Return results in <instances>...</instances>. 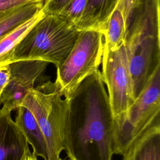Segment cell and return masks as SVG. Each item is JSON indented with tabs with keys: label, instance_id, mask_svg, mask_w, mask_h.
<instances>
[{
	"label": "cell",
	"instance_id": "cell-1",
	"mask_svg": "<svg viewBox=\"0 0 160 160\" xmlns=\"http://www.w3.org/2000/svg\"><path fill=\"white\" fill-rule=\"evenodd\" d=\"M66 99L62 141L69 159L111 160L114 117L100 70Z\"/></svg>",
	"mask_w": 160,
	"mask_h": 160
},
{
	"label": "cell",
	"instance_id": "cell-2",
	"mask_svg": "<svg viewBox=\"0 0 160 160\" xmlns=\"http://www.w3.org/2000/svg\"><path fill=\"white\" fill-rule=\"evenodd\" d=\"M159 0H137L128 22L126 48L134 101L160 66Z\"/></svg>",
	"mask_w": 160,
	"mask_h": 160
},
{
	"label": "cell",
	"instance_id": "cell-3",
	"mask_svg": "<svg viewBox=\"0 0 160 160\" xmlns=\"http://www.w3.org/2000/svg\"><path fill=\"white\" fill-rule=\"evenodd\" d=\"M81 32L56 14H44L14 48L9 64L41 60L56 67L66 59Z\"/></svg>",
	"mask_w": 160,
	"mask_h": 160
},
{
	"label": "cell",
	"instance_id": "cell-4",
	"mask_svg": "<svg viewBox=\"0 0 160 160\" xmlns=\"http://www.w3.org/2000/svg\"><path fill=\"white\" fill-rule=\"evenodd\" d=\"M160 66L128 110L114 118L113 154L123 155L131 144L160 117Z\"/></svg>",
	"mask_w": 160,
	"mask_h": 160
},
{
	"label": "cell",
	"instance_id": "cell-5",
	"mask_svg": "<svg viewBox=\"0 0 160 160\" xmlns=\"http://www.w3.org/2000/svg\"><path fill=\"white\" fill-rule=\"evenodd\" d=\"M21 105L30 110L42 131L48 160H60V153L64 150L62 122L66 98L62 99L55 82L49 81L31 89Z\"/></svg>",
	"mask_w": 160,
	"mask_h": 160
},
{
	"label": "cell",
	"instance_id": "cell-6",
	"mask_svg": "<svg viewBox=\"0 0 160 160\" xmlns=\"http://www.w3.org/2000/svg\"><path fill=\"white\" fill-rule=\"evenodd\" d=\"M104 48L103 34L98 31H81L65 61L57 66L54 82L62 97L68 98L88 76L99 70Z\"/></svg>",
	"mask_w": 160,
	"mask_h": 160
},
{
	"label": "cell",
	"instance_id": "cell-7",
	"mask_svg": "<svg viewBox=\"0 0 160 160\" xmlns=\"http://www.w3.org/2000/svg\"><path fill=\"white\" fill-rule=\"evenodd\" d=\"M101 77L106 85L114 118L125 112L134 102L132 80L124 44L116 49L103 48Z\"/></svg>",
	"mask_w": 160,
	"mask_h": 160
},
{
	"label": "cell",
	"instance_id": "cell-8",
	"mask_svg": "<svg viewBox=\"0 0 160 160\" xmlns=\"http://www.w3.org/2000/svg\"><path fill=\"white\" fill-rule=\"evenodd\" d=\"M49 64L41 60L19 61L9 64L10 78L0 98V102L3 105L1 109L11 112L17 109Z\"/></svg>",
	"mask_w": 160,
	"mask_h": 160
},
{
	"label": "cell",
	"instance_id": "cell-9",
	"mask_svg": "<svg viewBox=\"0 0 160 160\" xmlns=\"http://www.w3.org/2000/svg\"><path fill=\"white\" fill-rule=\"evenodd\" d=\"M30 152L27 139L11 112L0 109V160H24Z\"/></svg>",
	"mask_w": 160,
	"mask_h": 160
},
{
	"label": "cell",
	"instance_id": "cell-10",
	"mask_svg": "<svg viewBox=\"0 0 160 160\" xmlns=\"http://www.w3.org/2000/svg\"><path fill=\"white\" fill-rule=\"evenodd\" d=\"M122 160H160V117L128 148Z\"/></svg>",
	"mask_w": 160,
	"mask_h": 160
},
{
	"label": "cell",
	"instance_id": "cell-11",
	"mask_svg": "<svg viewBox=\"0 0 160 160\" xmlns=\"http://www.w3.org/2000/svg\"><path fill=\"white\" fill-rule=\"evenodd\" d=\"M119 0H87L83 14L76 24L79 31L93 29L102 34Z\"/></svg>",
	"mask_w": 160,
	"mask_h": 160
},
{
	"label": "cell",
	"instance_id": "cell-12",
	"mask_svg": "<svg viewBox=\"0 0 160 160\" xmlns=\"http://www.w3.org/2000/svg\"><path fill=\"white\" fill-rule=\"evenodd\" d=\"M15 122L25 135L32 148V154L48 160V148L46 139L36 119L30 110L24 106L17 109Z\"/></svg>",
	"mask_w": 160,
	"mask_h": 160
},
{
	"label": "cell",
	"instance_id": "cell-13",
	"mask_svg": "<svg viewBox=\"0 0 160 160\" xmlns=\"http://www.w3.org/2000/svg\"><path fill=\"white\" fill-rule=\"evenodd\" d=\"M127 32V21L122 9L117 5L102 32L104 48L116 49L125 44Z\"/></svg>",
	"mask_w": 160,
	"mask_h": 160
},
{
	"label": "cell",
	"instance_id": "cell-14",
	"mask_svg": "<svg viewBox=\"0 0 160 160\" xmlns=\"http://www.w3.org/2000/svg\"><path fill=\"white\" fill-rule=\"evenodd\" d=\"M44 2H31L0 13V38L38 14Z\"/></svg>",
	"mask_w": 160,
	"mask_h": 160
},
{
	"label": "cell",
	"instance_id": "cell-15",
	"mask_svg": "<svg viewBox=\"0 0 160 160\" xmlns=\"http://www.w3.org/2000/svg\"><path fill=\"white\" fill-rule=\"evenodd\" d=\"M43 14L44 13L41 10L38 14L0 38V68L9 64L10 56L15 46L41 18Z\"/></svg>",
	"mask_w": 160,
	"mask_h": 160
},
{
	"label": "cell",
	"instance_id": "cell-16",
	"mask_svg": "<svg viewBox=\"0 0 160 160\" xmlns=\"http://www.w3.org/2000/svg\"><path fill=\"white\" fill-rule=\"evenodd\" d=\"M86 3L87 0H71L57 15L76 26L83 14Z\"/></svg>",
	"mask_w": 160,
	"mask_h": 160
},
{
	"label": "cell",
	"instance_id": "cell-17",
	"mask_svg": "<svg viewBox=\"0 0 160 160\" xmlns=\"http://www.w3.org/2000/svg\"><path fill=\"white\" fill-rule=\"evenodd\" d=\"M71 0H46L42 12L46 14H58L64 7Z\"/></svg>",
	"mask_w": 160,
	"mask_h": 160
},
{
	"label": "cell",
	"instance_id": "cell-18",
	"mask_svg": "<svg viewBox=\"0 0 160 160\" xmlns=\"http://www.w3.org/2000/svg\"><path fill=\"white\" fill-rule=\"evenodd\" d=\"M46 0H0V13L31 2H44Z\"/></svg>",
	"mask_w": 160,
	"mask_h": 160
},
{
	"label": "cell",
	"instance_id": "cell-19",
	"mask_svg": "<svg viewBox=\"0 0 160 160\" xmlns=\"http://www.w3.org/2000/svg\"><path fill=\"white\" fill-rule=\"evenodd\" d=\"M137 0H119L118 4L122 10L126 19L128 22H128L129 18L131 16V12L136 4Z\"/></svg>",
	"mask_w": 160,
	"mask_h": 160
},
{
	"label": "cell",
	"instance_id": "cell-20",
	"mask_svg": "<svg viewBox=\"0 0 160 160\" xmlns=\"http://www.w3.org/2000/svg\"><path fill=\"white\" fill-rule=\"evenodd\" d=\"M10 78V73L8 65L6 67L0 68V91L5 88L9 82Z\"/></svg>",
	"mask_w": 160,
	"mask_h": 160
},
{
	"label": "cell",
	"instance_id": "cell-21",
	"mask_svg": "<svg viewBox=\"0 0 160 160\" xmlns=\"http://www.w3.org/2000/svg\"><path fill=\"white\" fill-rule=\"evenodd\" d=\"M1 91H0V98H1ZM0 105H1V102H0Z\"/></svg>",
	"mask_w": 160,
	"mask_h": 160
},
{
	"label": "cell",
	"instance_id": "cell-22",
	"mask_svg": "<svg viewBox=\"0 0 160 160\" xmlns=\"http://www.w3.org/2000/svg\"><path fill=\"white\" fill-rule=\"evenodd\" d=\"M60 160H62V159H60ZM69 160H71V159H69Z\"/></svg>",
	"mask_w": 160,
	"mask_h": 160
}]
</instances>
